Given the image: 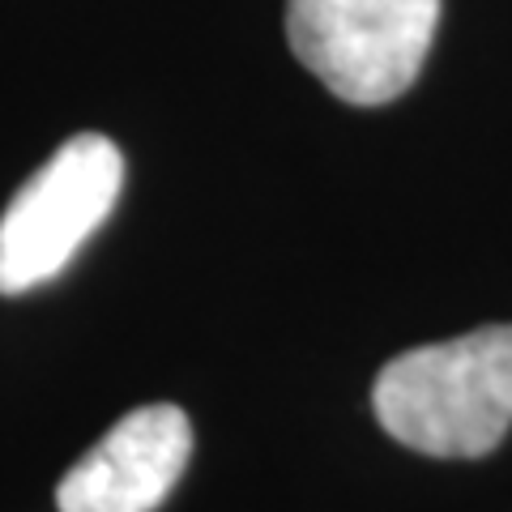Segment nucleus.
Instances as JSON below:
<instances>
[{
  "label": "nucleus",
  "mask_w": 512,
  "mask_h": 512,
  "mask_svg": "<svg viewBox=\"0 0 512 512\" xmlns=\"http://www.w3.org/2000/svg\"><path fill=\"white\" fill-rule=\"evenodd\" d=\"M380 427L427 457H487L512 427V325L414 346L372 384Z\"/></svg>",
  "instance_id": "1"
},
{
  "label": "nucleus",
  "mask_w": 512,
  "mask_h": 512,
  "mask_svg": "<svg viewBox=\"0 0 512 512\" xmlns=\"http://www.w3.org/2000/svg\"><path fill=\"white\" fill-rule=\"evenodd\" d=\"M436 22L440 0H286L291 52L355 107L402 99L431 52Z\"/></svg>",
  "instance_id": "2"
},
{
  "label": "nucleus",
  "mask_w": 512,
  "mask_h": 512,
  "mask_svg": "<svg viewBox=\"0 0 512 512\" xmlns=\"http://www.w3.org/2000/svg\"><path fill=\"white\" fill-rule=\"evenodd\" d=\"M124 154L103 133H77L18 188L0 214V295H26L69 269L116 210Z\"/></svg>",
  "instance_id": "3"
},
{
  "label": "nucleus",
  "mask_w": 512,
  "mask_h": 512,
  "mask_svg": "<svg viewBox=\"0 0 512 512\" xmlns=\"http://www.w3.org/2000/svg\"><path fill=\"white\" fill-rule=\"evenodd\" d=\"M192 457V423L180 406L128 410L56 487L60 512H154Z\"/></svg>",
  "instance_id": "4"
}]
</instances>
